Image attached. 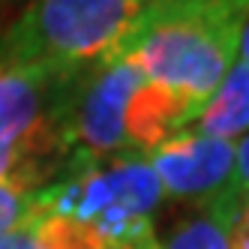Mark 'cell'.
Here are the masks:
<instances>
[{"label":"cell","instance_id":"cell-1","mask_svg":"<svg viewBox=\"0 0 249 249\" xmlns=\"http://www.w3.org/2000/svg\"><path fill=\"white\" fill-rule=\"evenodd\" d=\"M246 15L249 3L240 0H150L111 60L132 63L195 120L237 60Z\"/></svg>","mask_w":249,"mask_h":249},{"label":"cell","instance_id":"cell-2","mask_svg":"<svg viewBox=\"0 0 249 249\" xmlns=\"http://www.w3.org/2000/svg\"><path fill=\"white\" fill-rule=\"evenodd\" d=\"M192 123L186 105L147 81L126 60L90 69L69 102V141L78 159L111 153H150Z\"/></svg>","mask_w":249,"mask_h":249},{"label":"cell","instance_id":"cell-3","mask_svg":"<svg viewBox=\"0 0 249 249\" xmlns=\"http://www.w3.org/2000/svg\"><path fill=\"white\" fill-rule=\"evenodd\" d=\"M162 195V183L147 159L126 153L108 165L78 159V165L57 183L36 189V204L45 216L90 225L105 246L150 249L159 243L150 216Z\"/></svg>","mask_w":249,"mask_h":249},{"label":"cell","instance_id":"cell-4","mask_svg":"<svg viewBox=\"0 0 249 249\" xmlns=\"http://www.w3.org/2000/svg\"><path fill=\"white\" fill-rule=\"evenodd\" d=\"M138 9L132 0H33L0 42V63L78 78L114 57Z\"/></svg>","mask_w":249,"mask_h":249},{"label":"cell","instance_id":"cell-5","mask_svg":"<svg viewBox=\"0 0 249 249\" xmlns=\"http://www.w3.org/2000/svg\"><path fill=\"white\" fill-rule=\"evenodd\" d=\"M72 81L36 66L0 63V183L36 192L69 141Z\"/></svg>","mask_w":249,"mask_h":249},{"label":"cell","instance_id":"cell-6","mask_svg":"<svg viewBox=\"0 0 249 249\" xmlns=\"http://www.w3.org/2000/svg\"><path fill=\"white\" fill-rule=\"evenodd\" d=\"M234 141L180 129L162 144H156L144 159L156 171L165 195L204 204L228 189L231 174H234Z\"/></svg>","mask_w":249,"mask_h":249},{"label":"cell","instance_id":"cell-7","mask_svg":"<svg viewBox=\"0 0 249 249\" xmlns=\"http://www.w3.org/2000/svg\"><path fill=\"white\" fill-rule=\"evenodd\" d=\"M192 123V132L207 138L234 141L249 135V69L240 60H234Z\"/></svg>","mask_w":249,"mask_h":249},{"label":"cell","instance_id":"cell-8","mask_svg":"<svg viewBox=\"0 0 249 249\" xmlns=\"http://www.w3.org/2000/svg\"><path fill=\"white\" fill-rule=\"evenodd\" d=\"M240 198L228 189L216 198L201 204L195 216L183 219L171 234L159 243V249H231V231H234Z\"/></svg>","mask_w":249,"mask_h":249},{"label":"cell","instance_id":"cell-9","mask_svg":"<svg viewBox=\"0 0 249 249\" xmlns=\"http://www.w3.org/2000/svg\"><path fill=\"white\" fill-rule=\"evenodd\" d=\"M39 216H45V213L36 204V192L12 186V183H0V234Z\"/></svg>","mask_w":249,"mask_h":249},{"label":"cell","instance_id":"cell-10","mask_svg":"<svg viewBox=\"0 0 249 249\" xmlns=\"http://www.w3.org/2000/svg\"><path fill=\"white\" fill-rule=\"evenodd\" d=\"M228 192L237 195V198H240L243 192H249V135H243L240 144H237V153H234V174H231Z\"/></svg>","mask_w":249,"mask_h":249},{"label":"cell","instance_id":"cell-11","mask_svg":"<svg viewBox=\"0 0 249 249\" xmlns=\"http://www.w3.org/2000/svg\"><path fill=\"white\" fill-rule=\"evenodd\" d=\"M36 222L39 219L24 222L18 228L6 231V234H0V249H42L39 234H36Z\"/></svg>","mask_w":249,"mask_h":249},{"label":"cell","instance_id":"cell-12","mask_svg":"<svg viewBox=\"0 0 249 249\" xmlns=\"http://www.w3.org/2000/svg\"><path fill=\"white\" fill-rule=\"evenodd\" d=\"M231 249H249V192L240 195L234 231H231Z\"/></svg>","mask_w":249,"mask_h":249},{"label":"cell","instance_id":"cell-13","mask_svg":"<svg viewBox=\"0 0 249 249\" xmlns=\"http://www.w3.org/2000/svg\"><path fill=\"white\" fill-rule=\"evenodd\" d=\"M237 60L249 69V15L243 21V30H240V42H237Z\"/></svg>","mask_w":249,"mask_h":249},{"label":"cell","instance_id":"cell-14","mask_svg":"<svg viewBox=\"0 0 249 249\" xmlns=\"http://www.w3.org/2000/svg\"><path fill=\"white\" fill-rule=\"evenodd\" d=\"M99 249H126V246H99ZM150 249H159V243H156V246H150Z\"/></svg>","mask_w":249,"mask_h":249},{"label":"cell","instance_id":"cell-15","mask_svg":"<svg viewBox=\"0 0 249 249\" xmlns=\"http://www.w3.org/2000/svg\"><path fill=\"white\" fill-rule=\"evenodd\" d=\"M132 3H135V6H147V3H150V0H132Z\"/></svg>","mask_w":249,"mask_h":249},{"label":"cell","instance_id":"cell-16","mask_svg":"<svg viewBox=\"0 0 249 249\" xmlns=\"http://www.w3.org/2000/svg\"><path fill=\"white\" fill-rule=\"evenodd\" d=\"M240 3H249V0H240Z\"/></svg>","mask_w":249,"mask_h":249}]
</instances>
